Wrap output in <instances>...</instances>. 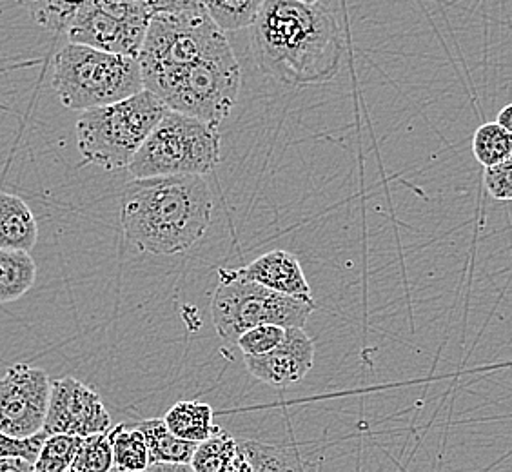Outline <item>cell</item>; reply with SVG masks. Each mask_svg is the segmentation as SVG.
Here are the masks:
<instances>
[{
  "instance_id": "1",
  "label": "cell",
  "mask_w": 512,
  "mask_h": 472,
  "mask_svg": "<svg viewBox=\"0 0 512 472\" xmlns=\"http://www.w3.org/2000/svg\"><path fill=\"white\" fill-rule=\"evenodd\" d=\"M251 30L256 68L286 88L327 84L344 59L335 15L320 2L266 0Z\"/></svg>"
},
{
  "instance_id": "2",
  "label": "cell",
  "mask_w": 512,
  "mask_h": 472,
  "mask_svg": "<svg viewBox=\"0 0 512 472\" xmlns=\"http://www.w3.org/2000/svg\"><path fill=\"white\" fill-rule=\"evenodd\" d=\"M213 193L204 177L135 178L120 200V222L133 246L149 255H178L206 235Z\"/></svg>"
},
{
  "instance_id": "3",
  "label": "cell",
  "mask_w": 512,
  "mask_h": 472,
  "mask_svg": "<svg viewBox=\"0 0 512 472\" xmlns=\"http://www.w3.org/2000/svg\"><path fill=\"white\" fill-rule=\"evenodd\" d=\"M62 106L73 111L104 108L144 89L137 57L68 42L53 59V80Z\"/></svg>"
},
{
  "instance_id": "4",
  "label": "cell",
  "mask_w": 512,
  "mask_h": 472,
  "mask_svg": "<svg viewBox=\"0 0 512 472\" xmlns=\"http://www.w3.org/2000/svg\"><path fill=\"white\" fill-rule=\"evenodd\" d=\"M168 106L148 89L104 108L88 109L77 120V146L88 162L106 171L128 169Z\"/></svg>"
},
{
  "instance_id": "5",
  "label": "cell",
  "mask_w": 512,
  "mask_h": 472,
  "mask_svg": "<svg viewBox=\"0 0 512 472\" xmlns=\"http://www.w3.org/2000/svg\"><path fill=\"white\" fill-rule=\"evenodd\" d=\"M242 69L229 40L188 68L148 86L168 109L220 126L237 104Z\"/></svg>"
},
{
  "instance_id": "6",
  "label": "cell",
  "mask_w": 512,
  "mask_h": 472,
  "mask_svg": "<svg viewBox=\"0 0 512 472\" xmlns=\"http://www.w3.org/2000/svg\"><path fill=\"white\" fill-rule=\"evenodd\" d=\"M220 162L218 126L168 109L131 160L133 178L204 177Z\"/></svg>"
},
{
  "instance_id": "7",
  "label": "cell",
  "mask_w": 512,
  "mask_h": 472,
  "mask_svg": "<svg viewBox=\"0 0 512 472\" xmlns=\"http://www.w3.org/2000/svg\"><path fill=\"white\" fill-rule=\"evenodd\" d=\"M220 284L211 300V318L218 336L227 344L258 325L306 327L315 311V300L280 295L246 280L237 269H220Z\"/></svg>"
},
{
  "instance_id": "8",
  "label": "cell",
  "mask_w": 512,
  "mask_h": 472,
  "mask_svg": "<svg viewBox=\"0 0 512 472\" xmlns=\"http://www.w3.org/2000/svg\"><path fill=\"white\" fill-rule=\"evenodd\" d=\"M226 40V31L218 28L202 6L155 13L137 55L144 89L188 68Z\"/></svg>"
},
{
  "instance_id": "9",
  "label": "cell",
  "mask_w": 512,
  "mask_h": 472,
  "mask_svg": "<svg viewBox=\"0 0 512 472\" xmlns=\"http://www.w3.org/2000/svg\"><path fill=\"white\" fill-rule=\"evenodd\" d=\"M153 13L138 0H86L69 22V42L137 57Z\"/></svg>"
},
{
  "instance_id": "10",
  "label": "cell",
  "mask_w": 512,
  "mask_h": 472,
  "mask_svg": "<svg viewBox=\"0 0 512 472\" xmlns=\"http://www.w3.org/2000/svg\"><path fill=\"white\" fill-rule=\"evenodd\" d=\"M51 380L44 369L17 364L0 378V431L30 438L44 431Z\"/></svg>"
},
{
  "instance_id": "11",
  "label": "cell",
  "mask_w": 512,
  "mask_h": 472,
  "mask_svg": "<svg viewBox=\"0 0 512 472\" xmlns=\"http://www.w3.org/2000/svg\"><path fill=\"white\" fill-rule=\"evenodd\" d=\"M111 416L99 394L73 376L51 382L50 405L44 431L50 434H69L88 438L106 434Z\"/></svg>"
},
{
  "instance_id": "12",
  "label": "cell",
  "mask_w": 512,
  "mask_h": 472,
  "mask_svg": "<svg viewBox=\"0 0 512 472\" xmlns=\"http://www.w3.org/2000/svg\"><path fill=\"white\" fill-rule=\"evenodd\" d=\"M247 371L262 384L284 389L306 378L315 364V342L302 327H287L286 340L271 353L244 356Z\"/></svg>"
},
{
  "instance_id": "13",
  "label": "cell",
  "mask_w": 512,
  "mask_h": 472,
  "mask_svg": "<svg viewBox=\"0 0 512 472\" xmlns=\"http://www.w3.org/2000/svg\"><path fill=\"white\" fill-rule=\"evenodd\" d=\"M237 271L238 275L244 276L246 280L267 287L280 295L313 300L304 269L300 266L298 258L289 251H269L266 255L258 256L249 266L240 267Z\"/></svg>"
},
{
  "instance_id": "14",
  "label": "cell",
  "mask_w": 512,
  "mask_h": 472,
  "mask_svg": "<svg viewBox=\"0 0 512 472\" xmlns=\"http://www.w3.org/2000/svg\"><path fill=\"white\" fill-rule=\"evenodd\" d=\"M39 226L30 206L11 193H0V249L26 251L37 246Z\"/></svg>"
},
{
  "instance_id": "15",
  "label": "cell",
  "mask_w": 512,
  "mask_h": 472,
  "mask_svg": "<svg viewBox=\"0 0 512 472\" xmlns=\"http://www.w3.org/2000/svg\"><path fill=\"white\" fill-rule=\"evenodd\" d=\"M189 465L195 472H255L240 442L220 429L198 443Z\"/></svg>"
},
{
  "instance_id": "16",
  "label": "cell",
  "mask_w": 512,
  "mask_h": 472,
  "mask_svg": "<svg viewBox=\"0 0 512 472\" xmlns=\"http://www.w3.org/2000/svg\"><path fill=\"white\" fill-rule=\"evenodd\" d=\"M164 422L177 438L191 443L206 442L218 429L213 425L211 405L195 400H180L166 413Z\"/></svg>"
},
{
  "instance_id": "17",
  "label": "cell",
  "mask_w": 512,
  "mask_h": 472,
  "mask_svg": "<svg viewBox=\"0 0 512 472\" xmlns=\"http://www.w3.org/2000/svg\"><path fill=\"white\" fill-rule=\"evenodd\" d=\"M140 433L148 443L149 462L151 463H191L198 443L180 440L171 433L164 418H151L137 423Z\"/></svg>"
},
{
  "instance_id": "18",
  "label": "cell",
  "mask_w": 512,
  "mask_h": 472,
  "mask_svg": "<svg viewBox=\"0 0 512 472\" xmlns=\"http://www.w3.org/2000/svg\"><path fill=\"white\" fill-rule=\"evenodd\" d=\"M37 264L26 251L0 249V304L19 300L35 286Z\"/></svg>"
},
{
  "instance_id": "19",
  "label": "cell",
  "mask_w": 512,
  "mask_h": 472,
  "mask_svg": "<svg viewBox=\"0 0 512 472\" xmlns=\"http://www.w3.org/2000/svg\"><path fill=\"white\" fill-rule=\"evenodd\" d=\"M255 472H318L313 462L298 454L293 447L244 440L240 442Z\"/></svg>"
},
{
  "instance_id": "20",
  "label": "cell",
  "mask_w": 512,
  "mask_h": 472,
  "mask_svg": "<svg viewBox=\"0 0 512 472\" xmlns=\"http://www.w3.org/2000/svg\"><path fill=\"white\" fill-rule=\"evenodd\" d=\"M108 440L113 451V463L120 471L144 472L149 467L148 443L137 425L120 423L109 429Z\"/></svg>"
},
{
  "instance_id": "21",
  "label": "cell",
  "mask_w": 512,
  "mask_h": 472,
  "mask_svg": "<svg viewBox=\"0 0 512 472\" xmlns=\"http://www.w3.org/2000/svg\"><path fill=\"white\" fill-rule=\"evenodd\" d=\"M266 0H200V6L222 31L249 28Z\"/></svg>"
},
{
  "instance_id": "22",
  "label": "cell",
  "mask_w": 512,
  "mask_h": 472,
  "mask_svg": "<svg viewBox=\"0 0 512 472\" xmlns=\"http://www.w3.org/2000/svg\"><path fill=\"white\" fill-rule=\"evenodd\" d=\"M473 155L483 168H493L512 157V135L498 122H485L474 131Z\"/></svg>"
},
{
  "instance_id": "23",
  "label": "cell",
  "mask_w": 512,
  "mask_h": 472,
  "mask_svg": "<svg viewBox=\"0 0 512 472\" xmlns=\"http://www.w3.org/2000/svg\"><path fill=\"white\" fill-rule=\"evenodd\" d=\"M82 438L69 434H51L40 449L35 472H68L77 458Z\"/></svg>"
},
{
  "instance_id": "24",
  "label": "cell",
  "mask_w": 512,
  "mask_h": 472,
  "mask_svg": "<svg viewBox=\"0 0 512 472\" xmlns=\"http://www.w3.org/2000/svg\"><path fill=\"white\" fill-rule=\"evenodd\" d=\"M31 19H35L42 28L51 31H66L75 13L82 8L86 0H20Z\"/></svg>"
},
{
  "instance_id": "25",
  "label": "cell",
  "mask_w": 512,
  "mask_h": 472,
  "mask_svg": "<svg viewBox=\"0 0 512 472\" xmlns=\"http://www.w3.org/2000/svg\"><path fill=\"white\" fill-rule=\"evenodd\" d=\"M113 467L115 463H113V451H111L108 433L82 438L79 453L71 465V471L109 472Z\"/></svg>"
},
{
  "instance_id": "26",
  "label": "cell",
  "mask_w": 512,
  "mask_h": 472,
  "mask_svg": "<svg viewBox=\"0 0 512 472\" xmlns=\"http://www.w3.org/2000/svg\"><path fill=\"white\" fill-rule=\"evenodd\" d=\"M286 335L287 327L282 325H258L238 338L237 347L244 356H262L275 351Z\"/></svg>"
},
{
  "instance_id": "27",
  "label": "cell",
  "mask_w": 512,
  "mask_h": 472,
  "mask_svg": "<svg viewBox=\"0 0 512 472\" xmlns=\"http://www.w3.org/2000/svg\"><path fill=\"white\" fill-rule=\"evenodd\" d=\"M50 434L40 431L30 438H13L0 431V460L6 458H22L26 462L35 463L39 458L40 449Z\"/></svg>"
},
{
  "instance_id": "28",
  "label": "cell",
  "mask_w": 512,
  "mask_h": 472,
  "mask_svg": "<svg viewBox=\"0 0 512 472\" xmlns=\"http://www.w3.org/2000/svg\"><path fill=\"white\" fill-rule=\"evenodd\" d=\"M483 184L494 200L512 202V157L498 166L485 169Z\"/></svg>"
},
{
  "instance_id": "29",
  "label": "cell",
  "mask_w": 512,
  "mask_h": 472,
  "mask_svg": "<svg viewBox=\"0 0 512 472\" xmlns=\"http://www.w3.org/2000/svg\"><path fill=\"white\" fill-rule=\"evenodd\" d=\"M144 4L153 15L164 11H182L200 6V0H138Z\"/></svg>"
},
{
  "instance_id": "30",
  "label": "cell",
  "mask_w": 512,
  "mask_h": 472,
  "mask_svg": "<svg viewBox=\"0 0 512 472\" xmlns=\"http://www.w3.org/2000/svg\"><path fill=\"white\" fill-rule=\"evenodd\" d=\"M0 472H35L33 463L26 462L22 458H6L0 460Z\"/></svg>"
},
{
  "instance_id": "31",
  "label": "cell",
  "mask_w": 512,
  "mask_h": 472,
  "mask_svg": "<svg viewBox=\"0 0 512 472\" xmlns=\"http://www.w3.org/2000/svg\"><path fill=\"white\" fill-rule=\"evenodd\" d=\"M144 472H195L189 463H149Z\"/></svg>"
},
{
  "instance_id": "32",
  "label": "cell",
  "mask_w": 512,
  "mask_h": 472,
  "mask_svg": "<svg viewBox=\"0 0 512 472\" xmlns=\"http://www.w3.org/2000/svg\"><path fill=\"white\" fill-rule=\"evenodd\" d=\"M496 122L502 126L509 135H512V102L507 104L505 108L500 109Z\"/></svg>"
},
{
  "instance_id": "33",
  "label": "cell",
  "mask_w": 512,
  "mask_h": 472,
  "mask_svg": "<svg viewBox=\"0 0 512 472\" xmlns=\"http://www.w3.org/2000/svg\"><path fill=\"white\" fill-rule=\"evenodd\" d=\"M302 2H307V4H316V2H320V0H302Z\"/></svg>"
},
{
  "instance_id": "34",
  "label": "cell",
  "mask_w": 512,
  "mask_h": 472,
  "mask_svg": "<svg viewBox=\"0 0 512 472\" xmlns=\"http://www.w3.org/2000/svg\"><path fill=\"white\" fill-rule=\"evenodd\" d=\"M109 472H128V471H120V469H117V467H113V469H111V471Z\"/></svg>"
},
{
  "instance_id": "35",
  "label": "cell",
  "mask_w": 512,
  "mask_h": 472,
  "mask_svg": "<svg viewBox=\"0 0 512 472\" xmlns=\"http://www.w3.org/2000/svg\"><path fill=\"white\" fill-rule=\"evenodd\" d=\"M68 472H73V471H68Z\"/></svg>"
}]
</instances>
